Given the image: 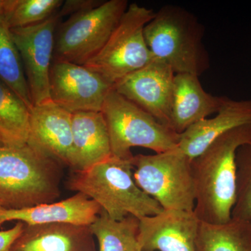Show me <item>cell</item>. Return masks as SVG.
Segmentation results:
<instances>
[{"label": "cell", "instance_id": "1", "mask_svg": "<svg viewBox=\"0 0 251 251\" xmlns=\"http://www.w3.org/2000/svg\"><path fill=\"white\" fill-rule=\"evenodd\" d=\"M251 143V125L242 126L220 136L192 160L198 219L209 224L232 219L237 200L238 149Z\"/></svg>", "mask_w": 251, "mask_h": 251}, {"label": "cell", "instance_id": "2", "mask_svg": "<svg viewBox=\"0 0 251 251\" xmlns=\"http://www.w3.org/2000/svg\"><path fill=\"white\" fill-rule=\"evenodd\" d=\"M59 162L29 144L0 147V202L21 209L55 202L62 177Z\"/></svg>", "mask_w": 251, "mask_h": 251}, {"label": "cell", "instance_id": "3", "mask_svg": "<svg viewBox=\"0 0 251 251\" xmlns=\"http://www.w3.org/2000/svg\"><path fill=\"white\" fill-rule=\"evenodd\" d=\"M131 161L112 156L85 171H74L69 188L93 200L115 221L161 214L163 209L159 203L135 184Z\"/></svg>", "mask_w": 251, "mask_h": 251}, {"label": "cell", "instance_id": "4", "mask_svg": "<svg viewBox=\"0 0 251 251\" xmlns=\"http://www.w3.org/2000/svg\"><path fill=\"white\" fill-rule=\"evenodd\" d=\"M144 34L153 55L166 62L175 74L199 77L210 67L203 42L204 26L184 8L165 5L145 26Z\"/></svg>", "mask_w": 251, "mask_h": 251}, {"label": "cell", "instance_id": "5", "mask_svg": "<svg viewBox=\"0 0 251 251\" xmlns=\"http://www.w3.org/2000/svg\"><path fill=\"white\" fill-rule=\"evenodd\" d=\"M107 127L112 155L120 159H133L134 147L156 153L178 148L180 135L162 125L151 115L112 89L101 110Z\"/></svg>", "mask_w": 251, "mask_h": 251}, {"label": "cell", "instance_id": "6", "mask_svg": "<svg viewBox=\"0 0 251 251\" xmlns=\"http://www.w3.org/2000/svg\"><path fill=\"white\" fill-rule=\"evenodd\" d=\"M135 184L163 210L192 211L196 204L192 159L179 148L133 156Z\"/></svg>", "mask_w": 251, "mask_h": 251}, {"label": "cell", "instance_id": "7", "mask_svg": "<svg viewBox=\"0 0 251 251\" xmlns=\"http://www.w3.org/2000/svg\"><path fill=\"white\" fill-rule=\"evenodd\" d=\"M153 9L128 5L103 49L85 64L112 85L156 58L149 49L144 29L154 17Z\"/></svg>", "mask_w": 251, "mask_h": 251}, {"label": "cell", "instance_id": "8", "mask_svg": "<svg viewBox=\"0 0 251 251\" xmlns=\"http://www.w3.org/2000/svg\"><path fill=\"white\" fill-rule=\"evenodd\" d=\"M128 5L109 0L71 15L56 33L54 59L85 65L103 49Z\"/></svg>", "mask_w": 251, "mask_h": 251}, {"label": "cell", "instance_id": "9", "mask_svg": "<svg viewBox=\"0 0 251 251\" xmlns=\"http://www.w3.org/2000/svg\"><path fill=\"white\" fill-rule=\"evenodd\" d=\"M60 18V15L55 14L44 22L11 29L22 60L33 105L51 100L50 73Z\"/></svg>", "mask_w": 251, "mask_h": 251}, {"label": "cell", "instance_id": "10", "mask_svg": "<svg viewBox=\"0 0 251 251\" xmlns=\"http://www.w3.org/2000/svg\"><path fill=\"white\" fill-rule=\"evenodd\" d=\"M113 85L84 65L54 59L50 73V95L71 113L101 112Z\"/></svg>", "mask_w": 251, "mask_h": 251}, {"label": "cell", "instance_id": "11", "mask_svg": "<svg viewBox=\"0 0 251 251\" xmlns=\"http://www.w3.org/2000/svg\"><path fill=\"white\" fill-rule=\"evenodd\" d=\"M175 75L170 66L155 58L145 67L117 82L113 90L162 125L172 128Z\"/></svg>", "mask_w": 251, "mask_h": 251}, {"label": "cell", "instance_id": "12", "mask_svg": "<svg viewBox=\"0 0 251 251\" xmlns=\"http://www.w3.org/2000/svg\"><path fill=\"white\" fill-rule=\"evenodd\" d=\"M200 220L194 211L163 210L139 219L142 251H196Z\"/></svg>", "mask_w": 251, "mask_h": 251}, {"label": "cell", "instance_id": "13", "mask_svg": "<svg viewBox=\"0 0 251 251\" xmlns=\"http://www.w3.org/2000/svg\"><path fill=\"white\" fill-rule=\"evenodd\" d=\"M27 144L64 166H72V113L52 100L33 105L29 112Z\"/></svg>", "mask_w": 251, "mask_h": 251}, {"label": "cell", "instance_id": "14", "mask_svg": "<svg viewBox=\"0 0 251 251\" xmlns=\"http://www.w3.org/2000/svg\"><path fill=\"white\" fill-rule=\"evenodd\" d=\"M103 209L93 200L83 193L59 202L21 209H1L0 226L16 221L28 226L62 224L90 226Z\"/></svg>", "mask_w": 251, "mask_h": 251}, {"label": "cell", "instance_id": "15", "mask_svg": "<svg viewBox=\"0 0 251 251\" xmlns=\"http://www.w3.org/2000/svg\"><path fill=\"white\" fill-rule=\"evenodd\" d=\"M249 125H251V99L235 100L225 97L215 116L195 124L180 134L178 148L193 160L224 133Z\"/></svg>", "mask_w": 251, "mask_h": 251}, {"label": "cell", "instance_id": "16", "mask_svg": "<svg viewBox=\"0 0 251 251\" xmlns=\"http://www.w3.org/2000/svg\"><path fill=\"white\" fill-rule=\"evenodd\" d=\"M90 226L25 225L10 251H96Z\"/></svg>", "mask_w": 251, "mask_h": 251}, {"label": "cell", "instance_id": "17", "mask_svg": "<svg viewBox=\"0 0 251 251\" xmlns=\"http://www.w3.org/2000/svg\"><path fill=\"white\" fill-rule=\"evenodd\" d=\"M225 97H216L203 88L199 77L175 74L172 106V128L181 134L191 126L217 113Z\"/></svg>", "mask_w": 251, "mask_h": 251}, {"label": "cell", "instance_id": "18", "mask_svg": "<svg viewBox=\"0 0 251 251\" xmlns=\"http://www.w3.org/2000/svg\"><path fill=\"white\" fill-rule=\"evenodd\" d=\"M74 171H85L112 156L108 127L101 112L72 114Z\"/></svg>", "mask_w": 251, "mask_h": 251}, {"label": "cell", "instance_id": "19", "mask_svg": "<svg viewBox=\"0 0 251 251\" xmlns=\"http://www.w3.org/2000/svg\"><path fill=\"white\" fill-rule=\"evenodd\" d=\"M196 251H251V224L232 219L224 224L200 221Z\"/></svg>", "mask_w": 251, "mask_h": 251}, {"label": "cell", "instance_id": "20", "mask_svg": "<svg viewBox=\"0 0 251 251\" xmlns=\"http://www.w3.org/2000/svg\"><path fill=\"white\" fill-rule=\"evenodd\" d=\"M30 109L0 80V137L4 147L26 145L29 138Z\"/></svg>", "mask_w": 251, "mask_h": 251}, {"label": "cell", "instance_id": "21", "mask_svg": "<svg viewBox=\"0 0 251 251\" xmlns=\"http://www.w3.org/2000/svg\"><path fill=\"white\" fill-rule=\"evenodd\" d=\"M90 227L98 241L99 251H142L139 219L135 216L115 221L102 211Z\"/></svg>", "mask_w": 251, "mask_h": 251}, {"label": "cell", "instance_id": "22", "mask_svg": "<svg viewBox=\"0 0 251 251\" xmlns=\"http://www.w3.org/2000/svg\"><path fill=\"white\" fill-rule=\"evenodd\" d=\"M0 80L9 87L31 110L33 103L22 60L11 35V29L1 11Z\"/></svg>", "mask_w": 251, "mask_h": 251}, {"label": "cell", "instance_id": "23", "mask_svg": "<svg viewBox=\"0 0 251 251\" xmlns=\"http://www.w3.org/2000/svg\"><path fill=\"white\" fill-rule=\"evenodd\" d=\"M62 4L60 0H0V11L10 29H15L44 22Z\"/></svg>", "mask_w": 251, "mask_h": 251}, {"label": "cell", "instance_id": "24", "mask_svg": "<svg viewBox=\"0 0 251 251\" xmlns=\"http://www.w3.org/2000/svg\"><path fill=\"white\" fill-rule=\"evenodd\" d=\"M237 200L232 218L251 222V143L238 149Z\"/></svg>", "mask_w": 251, "mask_h": 251}, {"label": "cell", "instance_id": "25", "mask_svg": "<svg viewBox=\"0 0 251 251\" xmlns=\"http://www.w3.org/2000/svg\"><path fill=\"white\" fill-rule=\"evenodd\" d=\"M25 225L18 222L12 228L0 231V251H10L15 241L22 233Z\"/></svg>", "mask_w": 251, "mask_h": 251}, {"label": "cell", "instance_id": "26", "mask_svg": "<svg viewBox=\"0 0 251 251\" xmlns=\"http://www.w3.org/2000/svg\"><path fill=\"white\" fill-rule=\"evenodd\" d=\"M99 3H95L94 1H67L63 6L62 11L59 13L61 17L63 15L75 14L78 11H82L99 5Z\"/></svg>", "mask_w": 251, "mask_h": 251}, {"label": "cell", "instance_id": "27", "mask_svg": "<svg viewBox=\"0 0 251 251\" xmlns=\"http://www.w3.org/2000/svg\"><path fill=\"white\" fill-rule=\"evenodd\" d=\"M4 145H3L2 140H1V137H0V147H3Z\"/></svg>", "mask_w": 251, "mask_h": 251}, {"label": "cell", "instance_id": "28", "mask_svg": "<svg viewBox=\"0 0 251 251\" xmlns=\"http://www.w3.org/2000/svg\"><path fill=\"white\" fill-rule=\"evenodd\" d=\"M1 209H3V207L2 206H1V202H0V211H1Z\"/></svg>", "mask_w": 251, "mask_h": 251}, {"label": "cell", "instance_id": "29", "mask_svg": "<svg viewBox=\"0 0 251 251\" xmlns=\"http://www.w3.org/2000/svg\"></svg>", "mask_w": 251, "mask_h": 251}]
</instances>
